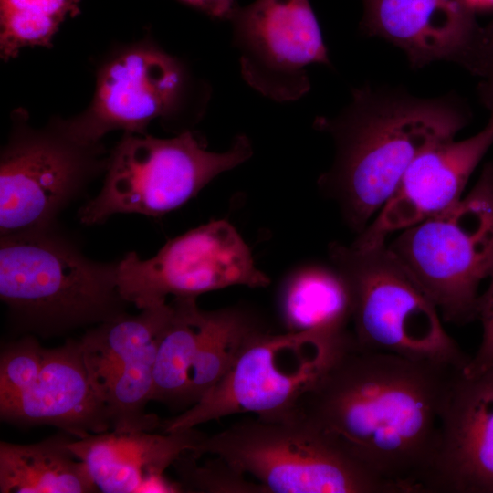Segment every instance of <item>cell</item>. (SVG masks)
I'll use <instances>...</instances> for the list:
<instances>
[{
  "mask_svg": "<svg viewBox=\"0 0 493 493\" xmlns=\"http://www.w3.org/2000/svg\"><path fill=\"white\" fill-rule=\"evenodd\" d=\"M493 146V117L477 133L448 140L420 153L408 166L396 189L353 242H385L395 231L413 226L451 207L463 197L477 166Z\"/></svg>",
  "mask_w": 493,
  "mask_h": 493,
  "instance_id": "cell-14",
  "label": "cell"
},
{
  "mask_svg": "<svg viewBox=\"0 0 493 493\" xmlns=\"http://www.w3.org/2000/svg\"><path fill=\"white\" fill-rule=\"evenodd\" d=\"M253 153L245 134L236 136L226 152L206 150L194 131L172 138L124 132L109 153L100 193L80 207L85 225L106 221L116 214L161 216L195 196L220 173Z\"/></svg>",
  "mask_w": 493,
  "mask_h": 493,
  "instance_id": "cell-6",
  "label": "cell"
},
{
  "mask_svg": "<svg viewBox=\"0 0 493 493\" xmlns=\"http://www.w3.org/2000/svg\"><path fill=\"white\" fill-rule=\"evenodd\" d=\"M118 288L139 309L166 303V298L192 297L242 285L264 288L268 277L229 222L219 219L166 242L152 257L130 252L118 262Z\"/></svg>",
  "mask_w": 493,
  "mask_h": 493,
  "instance_id": "cell-11",
  "label": "cell"
},
{
  "mask_svg": "<svg viewBox=\"0 0 493 493\" xmlns=\"http://www.w3.org/2000/svg\"><path fill=\"white\" fill-rule=\"evenodd\" d=\"M72 438L60 431L34 444L1 441L0 492H100L85 463L69 449Z\"/></svg>",
  "mask_w": 493,
  "mask_h": 493,
  "instance_id": "cell-19",
  "label": "cell"
},
{
  "mask_svg": "<svg viewBox=\"0 0 493 493\" xmlns=\"http://www.w3.org/2000/svg\"><path fill=\"white\" fill-rule=\"evenodd\" d=\"M172 310L169 302L142 309L136 315L125 312L86 331L79 341L95 391L120 365L159 340Z\"/></svg>",
  "mask_w": 493,
  "mask_h": 493,
  "instance_id": "cell-21",
  "label": "cell"
},
{
  "mask_svg": "<svg viewBox=\"0 0 493 493\" xmlns=\"http://www.w3.org/2000/svg\"><path fill=\"white\" fill-rule=\"evenodd\" d=\"M267 331L259 318L245 307L203 310L190 377L189 407L219 383L246 349Z\"/></svg>",
  "mask_w": 493,
  "mask_h": 493,
  "instance_id": "cell-20",
  "label": "cell"
},
{
  "mask_svg": "<svg viewBox=\"0 0 493 493\" xmlns=\"http://www.w3.org/2000/svg\"><path fill=\"white\" fill-rule=\"evenodd\" d=\"M208 456L199 464V456L188 450L173 462L183 492L266 493L261 485L224 458Z\"/></svg>",
  "mask_w": 493,
  "mask_h": 493,
  "instance_id": "cell-25",
  "label": "cell"
},
{
  "mask_svg": "<svg viewBox=\"0 0 493 493\" xmlns=\"http://www.w3.org/2000/svg\"><path fill=\"white\" fill-rule=\"evenodd\" d=\"M362 2V32L399 47L412 68L447 61L480 75L493 36L465 0Z\"/></svg>",
  "mask_w": 493,
  "mask_h": 493,
  "instance_id": "cell-13",
  "label": "cell"
},
{
  "mask_svg": "<svg viewBox=\"0 0 493 493\" xmlns=\"http://www.w3.org/2000/svg\"><path fill=\"white\" fill-rule=\"evenodd\" d=\"M205 435L195 427L161 434L111 430L72 438L68 447L85 463L100 492H183L164 472Z\"/></svg>",
  "mask_w": 493,
  "mask_h": 493,
  "instance_id": "cell-17",
  "label": "cell"
},
{
  "mask_svg": "<svg viewBox=\"0 0 493 493\" xmlns=\"http://www.w3.org/2000/svg\"><path fill=\"white\" fill-rule=\"evenodd\" d=\"M478 78L480 79L477 87L478 99L493 117V42Z\"/></svg>",
  "mask_w": 493,
  "mask_h": 493,
  "instance_id": "cell-29",
  "label": "cell"
},
{
  "mask_svg": "<svg viewBox=\"0 0 493 493\" xmlns=\"http://www.w3.org/2000/svg\"><path fill=\"white\" fill-rule=\"evenodd\" d=\"M486 291L479 296L477 320L481 323L482 335L479 347L464 369L467 373H477L493 369V272Z\"/></svg>",
  "mask_w": 493,
  "mask_h": 493,
  "instance_id": "cell-27",
  "label": "cell"
},
{
  "mask_svg": "<svg viewBox=\"0 0 493 493\" xmlns=\"http://www.w3.org/2000/svg\"><path fill=\"white\" fill-rule=\"evenodd\" d=\"M211 18L228 20L238 7L236 0H179Z\"/></svg>",
  "mask_w": 493,
  "mask_h": 493,
  "instance_id": "cell-28",
  "label": "cell"
},
{
  "mask_svg": "<svg viewBox=\"0 0 493 493\" xmlns=\"http://www.w3.org/2000/svg\"><path fill=\"white\" fill-rule=\"evenodd\" d=\"M472 120L456 93L419 98L401 88L365 84L333 117L318 116L314 128L330 134L336 154L320 184L341 203L360 233L393 194L410 163L429 147L455 139Z\"/></svg>",
  "mask_w": 493,
  "mask_h": 493,
  "instance_id": "cell-2",
  "label": "cell"
},
{
  "mask_svg": "<svg viewBox=\"0 0 493 493\" xmlns=\"http://www.w3.org/2000/svg\"><path fill=\"white\" fill-rule=\"evenodd\" d=\"M192 451L224 458L266 493H395L296 412L238 421Z\"/></svg>",
  "mask_w": 493,
  "mask_h": 493,
  "instance_id": "cell-5",
  "label": "cell"
},
{
  "mask_svg": "<svg viewBox=\"0 0 493 493\" xmlns=\"http://www.w3.org/2000/svg\"><path fill=\"white\" fill-rule=\"evenodd\" d=\"M351 296L355 344L363 349L464 370L469 363L433 301L383 243L329 247Z\"/></svg>",
  "mask_w": 493,
  "mask_h": 493,
  "instance_id": "cell-4",
  "label": "cell"
},
{
  "mask_svg": "<svg viewBox=\"0 0 493 493\" xmlns=\"http://www.w3.org/2000/svg\"><path fill=\"white\" fill-rule=\"evenodd\" d=\"M44 347L30 334L2 347L0 354V399L26 389L42 366Z\"/></svg>",
  "mask_w": 493,
  "mask_h": 493,
  "instance_id": "cell-26",
  "label": "cell"
},
{
  "mask_svg": "<svg viewBox=\"0 0 493 493\" xmlns=\"http://www.w3.org/2000/svg\"><path fill=\"white\" fill-rule=\"evenodd\" d=\"M486 27L491 32L493 33V18L489 21V23L488 25H486Z\"/></svg>",
  "mask_w": 493,
  "mask_h": 493,
  "instance_id": "cell-31",
  "label": "cell"
},
{
  "mask_svg": "<svg viewBox=\"0 0 493 493\" xmlns=\"http://www.w3.org/2000/svg\"><path fill=\"white\" fill-rule=\"evenodd\" d=\"M196 298H174L172 314L156 347L152 401L189 407L190 377L203 310Z\"/></svg>",
  "mask_w": 493,
  "mask_h": 493,
  "instance_id": "cell-22",
  "label": "cell"
},
{
  "mask_svg": "<svg viewBox=\"0 0 493 493\" xmlns=\"http://www.w3.org/2000/svg\"><path fill=\"white\" fill-rule=\"evenodd\" d=\"M285 331L314 333L336 347L353 341L349 286L333 267L308 266L291 273L278 294Z\"/></svg>",
  "mask_w": 493,
  "mask_h": 493,
  "instance_id": "cell-18",
  "label": "cell"
},
{
  "mask_svg": "<svg viewBox=\"0 0 493 493\" xmlns=\"http://www.w3.org/2000/svg\"><path fill=\"white\" fill-rule=\"evenodd\" d=\"M341 351L314 333L264 332L204 397L163 420L160 429L183 431L241 413L266 420L288 416Z\"/></svg>",
  "mask_w": 493,
  "mask_h": 493,
  "instance_id": "cell-10",
  "label": "cell"
},
{
  "mask_svg": "<svg viewBox=\"0 0 493 493\" xmlns=\"http://www.w3.org/2000/svg\"><path fill=\"white\" fill-rule=\"evenodd\" d=\"M444 321L477 320L479 285L493 272V162L446 210L402 230L388 246Z\"/></svg>",
  "mask_w": 493,
  "mask_h": 493,
  "instance_id": "cell-8",
  "label": "cell"
},
{
  "mask_svg": "<svg viewBox=\"0 0 493 493\" xmlns=\"http://www.w3.org/2000/svg\"><path fill=\"white\" fill-rule=\"evenodd\" d=\"M467 5L476 13H493V0H465Z\"/></svg>",
  "mask_w": 493,
  "mask_h": 493,
  "instance_id": "cell-30",
  "label": "cell"
},
{
  "mask_svg": "<svg viewBox=\"0 0 493 493\" xmlns=\"http://www.w3.org/2000/svg\"><path fill=\"white\" fill-rule=\"evenodd\" d=\"M210 99L206 83L179 58L151 40L114 50L100 65L95 92L83 112L61 119L68 133L87 143L111 131L145 134L159 119L181 133L204 115Z\"/></svg>",
  "mask_w": 493,
  "mask_h": 493,
  "instance_id": "cell-7",
  "label": "cell"
},
{
  "mask_svg": "<svg viewBox=\"0 0 493 493\" xmlns=\"http://www.w3.org/2000/svg\"><path fill=\"white\" fill-rule=\"evenodd\" d=\"M426 493H493V369L456 376Z\"/></svg>",
  "mask_w": 493,
  "mask_h": 493,
  "instance_id": "cell-15",
  "label": "cell"
},
{
  "mask_svg": "<svg viewBox=\"0 0 493 493\" xmlns=\"http://www.w3.org/2000/svg\"><path fill=\"white\" fill-rule=\"evenodd\" d=\"M0 418L16 425H53L75 438L111 429L108 409L89 377L80 341L71 339L44 349L34 381L0 399Z\"/></svg>",
  "mask_w": 493,
  "mask_h": 493,
  "instance_id": "cell-16",
  "label": "cell"
},
{
  "mask_svg": "<svg viewBox=\"0 0 493 493\" xmlns=\"http://www.w3.org/2000/svg\"><path fill=\"white\" fill-rule=\"evenodd\" d=\"M158 341L138 357L120 365L98 387L97 393L108 409L112 431L152 432L161 428L162 420L158 415L145 411L152 396V371Z\"/></svg>",
  "mask_w": 493,
  "mask_h": 493,
  "instance_id": "cell-23",
  "label": "cell"
},
{
  "mask_svg": "<svg viewBox=\"0 0 493 493\" xmlns=\"http://www.w3.org/2000/svg\"><path fill=\"white\" fill-rule=\"evenodd\" d=\"M80 0H0V56L7 61L28 47H51L62 22Z\"/></svg>",
  "mask_w": 493,
  "mask_h": 493,
  "instance_id": "cell-24",
  "label": "cell"
},
{
  "mask_svg": "<svg viewBox=\"0 0 493 493\" xmlns=\"http://www.w3.org/2000/svg\"><path fill=\"white\" fill-rule=\"evenodd\" d=\"M229 22L242 78L266 98L297 100L310 89L308 68L330 66L309 0H256Z\"/></svg>",
  "mask_w": 493,
  "mask_h": 493,
  "instance_id": "cell-12",
  "label": "cell"
},
{
  "mask_svg": "<svg viewBox=\"0 0 493 493\" xmlns=\"http://www.w3.org/2000/svg\"><path fill=\"white\" fill-rule=\"evenodd\" d=\"M108 157L101 142L74 139L59 118L34 128L25 110H14L0 156L1 236L51 228L58 214L105 172Z\"/></svg>",
  "mask_w": 493,
  "mask_h": 493,
  "instance_id": "cell-9",
  "label": "cell"
},
{
  "mask_svg": "<svg viewBox=\"0 0 493 493\" xmlns=\"http://www.w3.org/2000/svg\"><path fill=\"white\" fill-rule=\"evenodd\" d=\"M461 371L360 348L353 339L295 412L395 493H426Z\"/></svg>",
  "mask_w": 493,
  "mask_h": 493,
  "instance_id": "cell-1",
  "label": "cell"
},
{
  "mask_svg": "<svg viewBox=\"0 0 493 493\" xmlns=\"http://www.w3.org/2000/svg\"><path fill=\"white\" fill-rule=\"evenodd\" d=\"M117 267L90 260L51 228L4 235L0 299L18 330L59 336L126 312Z\"/></svg>",
  "mask_w": 493,
  "mask_h": 493,
  "instance_id": "cell-3",
  "label": "cell"
}]
</instances>
